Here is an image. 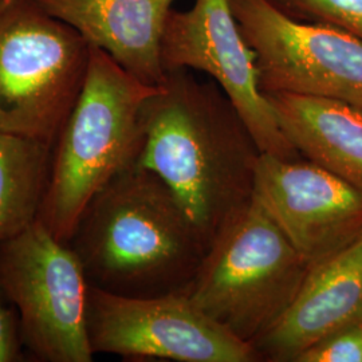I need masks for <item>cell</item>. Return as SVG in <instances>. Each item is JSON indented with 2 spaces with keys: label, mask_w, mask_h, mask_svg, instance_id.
Returning a JSON list of instances; mask_svg holds the SVG:
<instances>
[{
  "label": "cell",
  "mask_w": 362,
  "mask_h": 362,
  "mask_svg": "<svg viewBox=\"0 0 362 362\" xmlns=\"http://www.w3.org/2000/svg\"><path fill=\"white\" fill-rule=\"evenodd\" d=\"M293 18L337 27L362 40V0H272Z\"/></svg>",
  "instance_id": "obj_15"
},
{
  "label": "cell",
  "mask_w": 362,
  "mask_h": 362,
  "mask_svg": "<svg viewBox=\"0 0 362 362\" xmlns=\"http://www.w3.org/2000/svg\"><path fill=\"white\" fill-rule=\"evenodd\" d=\"M37 1L139 81L149 86H160L165 81L161 39L176 0Z\"/></svg>",
  "instance_id": "obj_12"
},
{
  "label": "cell",
  "mask_w": 362,
  "mask_h": 362,
  "mask_svg": "<svg viewBox=\"0 0 362 362\" xmlns=\"http://www.w3.org/2000/svg\"><path fill=\"white\" fill-rule=\"evenodd\" d=\"M157 89L90 46L83 86L52 148L39 212L38 219L57 239L69 243L91 199L139 161L144 105Z\"/></svg>",
  "instance_id": "obj_3"
},
{
  "label": "cell",
  "mask_w": 362,
  "mask_h": 362,
  "mask_svg": "<svg viewBox=\"0 0 362 362\" xmlns=\"http://www.w3.org/2000/svg\"><path fill=\"white\" fill-rule=\"evenodd\" d=\"M362 321V233L314 264L294 303L252 345L259 360L294 362L330 333Z\"/></svg>",
  "instance_id": "obj_11"
},
{
  "label": "cell",
  "mask_w": 362,
  "mask_h": 362,
  "mask_svg": "<svg viewBox=\"0 0 362 362\" xmlns=\"http://www.w3.org/2000/svg\"><path fill=\"white\" fill-rule=\"evenodd\" d=\"M298 153L362 192V107L338 100L263 93Z\"/></svg>",
  "instance_id": "obj_13"
},
{
  "label": "cell",
  "mask_w": 362,
  "mask_h": 362,
  "mask_svg": "<svg viewBox=\"0 0 362 362\" xmlns=\"http://www.w3.org/2000/svg\"><path fill=\"white\" fill-rule=\"evenodd\" d=\"M89 287L74 250L39 219L0 245V293L18 311L22 346L38 361H93Z\"/></svg>",
  "instance_id": "obj_6"
},
{
  "label": "cell",
  "mask_w": 362,
  "mask_h": 362,
  "mask_svg": "<svg viewBox=\"0 0 362 362\" xmlns=\"http://www.w3.org/2000/svg\"><path fill=\"white\" fill-rule=\"evenodd\" d=\"M67 245L91 286L127 297L184 290L208 250L168 184L139 163L91 199Z\"/></svg>",
  "instance_id": "obj_2"
},
{
  "label": "cell",
  "mask_w": 362,
  "mask_h": 362,
  "mask_svg": "<svg viewBox=\"0 0 362 362\" xmlns=\"http://www.w3.org/2000/svg\"><path fill=\"white\" fill-rule=\"evenodd\" d=\"M161 62L165 71L194 70L215 81L263 153L284 160L302 157L260 90L255 55L240 33L230 0H196L187 11L172 10L161 39Z\"/></svg>",
  "instance_id": "obj_9"
},
{
  "label": "cell",
  "mask_w": 362,
  "mask_h": 362,
  "mask_svg": "<svg viewBox=\"0 0 362 362\" xmlns=\"http://www.w3.org/2000/svg\"><path fill=\"white\" fill-rule=\"evenodd\" d=\"M21 349L22 341L19 336V326L16 325L13 310H8L3 305L0 297V362L18 361L21 357Z\"/></svg>",
  "instance_id": "obj_17"
},
{
  "label": "cell",
  "mask_w": 362,
  "mask_h": 362,
  "mask_svg": "<svg viewBox=\"0 0 362 362\" xmlns=\"http://www.w3.org/2000/svg\"><path fill=\"white\" fill-rule=\"evenodd\" d=\"M89 50L37 0H0V132L54 148L83 86Z\"/></svg>",
  "instance_id": "obj_5"
},
{
  "label": "cell",
  "mask_w": 362,
  "mask_h": 362,
  "mask_svg": "<svg viewBox=\"0 0 362 362\" xmlns=\"http://www.w3.org/2000/svg\"><path fill=\"white\" fill-rule=\"evenodd\" d=\"M255 197L313 267L362 233V192L305 157L262 153Z\"/></svg>",
  "instance_id": "obj_10"
},
{
  "label": "cell",
  "mask_w": 362,
  "mask_h": 362,
  "mask_svg": "<svg viewBox=\"0 0 362 362\" xmlns=\"http://www.w3.org/2000/svg\"><path fill=\"white\" fill-rule=\"evenodd\" d=\"M254 52L263 93L338 100L362 107V40L337 27L305 22L272 0H230Z\"/></svg>",
  "instance_id": "obj_7"
},
{
  "label": "cell",
  "mask_w": 362,
  "mask_h": 362,
  "mask_svg": "<svg viewBox=\"0 0 362 362\" xmlns=\"http://www.w3.org/2000/svg\"><path fill=\"white\" fill-rule=\"evenodd\" d=\"M294 362H362V321L321 338Z\"/></svg>",
  "instance_id": "obj_16"
},
{
  "label": "cell",
  "mask_w": 362,
  "mask_h": 362,
  "mask_svg": "<svg viewBox=\"0 0 362 362\" xmlns=\"http://www.w3.org/2000/svg\"><path fill=\"white\" fill-rule=\"evenodd\" d=\"M88 332L95 353L180 362L260 361L180 290L155 297L117 296L89 287Z\"/></svg>",
  "instance_id": "obj_8"
},
{
  "label": "cell",
  "mask_w": 362,
  "mask_h": 362,
  "mask_svg": "<svg viewBox=\"0 0 362 362\" xmlns=\"http://www.w3.org/2000/svg\"><path fill=\"white\" fill-rule=\"evenodd\" d=\"M310 269L254 194L208 247L184 291L212 321L254 345L291 308Z\"/></svg>",
  "instance_id": "obj_4"
},
{
  "label": "cell",
  "mask_w": 362,
  "mask_h": 362,
  "mask_svg": "<svg viewBox=\"0 0 362 362\" xmlns=\"http://www.w3.org/2000/svg\"><path fill=\"white\" fill-rule=\"evenodd\" d=\"M143 124L137 163L168 184L211 246L254 199L263 153L255 137L219 85L187 69L167 71Z\"/></svg>",
  "instance_id": "obj_1"
},
{
  "label": "cell",
  "mask_w": 362,
  "mask_h": 362,
  "mask_svg": "<svg viewBox=\"0 0 362 362\" xmlns=\"http://www.w3.org/2000/svg\"><path fill=\"white\" fill-rule=\"evenodd\" d=\"M52 146L0 132V245L39 218Z\"/></svg>",
  "instance_id": "obj_14"
}]
</instances>
